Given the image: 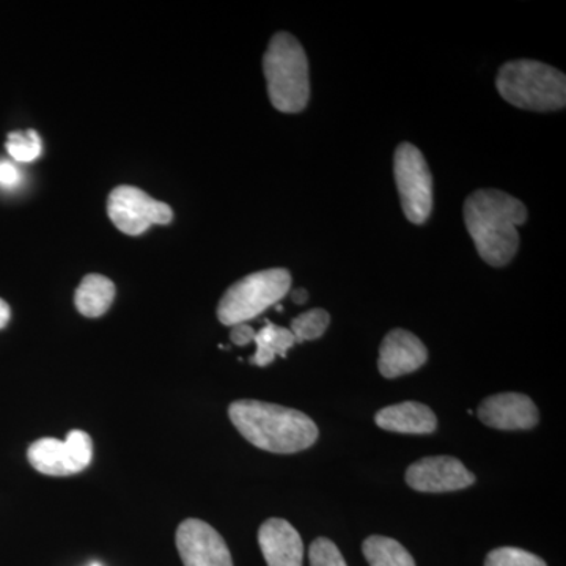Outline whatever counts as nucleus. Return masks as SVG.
Wrapping results in <instances>:
<instances>
[{
    "label": "nucleus",
    "instance_id": "f257e3e1",
    "mask_svg": "<svg viewBox=\"0 0 566 566\" xmlns=\"http://www.w3.org/2000/svg\"><path fill=\"white\" fill-rule=\"evenodd\" d=\"M527 221L526 205L494 189L471 193L464 203V222L476 252L488 264L502 268L520 248L517 227Z\"/></svg>",
    "mask_w": 566,
    "mask_h": 566
},
{
    "label": "nucleus",
    "instance_id": "f03ea898",
    "mask_svg": "<svg viewBox=\"0 0 566 566\" xmlns=\"http://www.w3.org/2000/svg\"><path fill=\"white\" fill-rule=\"evenodd\" d=\"M230 420L252 446L271 453L303 452L318 439V427L297 409L259 400L233 401Z\"/></svg>",
    "mask_w": 566,
    "mask_h": 566
},
{
    "label": "nucleus",
    "instance_id": "7ed1b4c3",
    "mask_svg": "<svg viewBox=\"0 0 566 566\" xmlns=\"http://www.w3.org/2000/svg\"><path fill=\"white\" fill-rule=\"evenodd\" d=\"M268 95L275 109L285 114L304 111L311 98L308 62L300 41L289 32L275 33L263 57Z\"/></svg>",
    "mask_w": 566,
    "mask_h": 566
},
{
    "label": "nucleus",
    "instance_id": "20e7f679",
    "mask_svg": "<svg viewBox=\"0 0 566 566\" xmlns=\"http://www.w3.org/2000/svg\"><path fill=\"white\" fill-rule=\"evenodd\" d=\"M495 87L506 103L524 111H560L566 104L565 74L542 62L505 63Z\"/></svg>",
    "mask_w": 566,
    "mask_h": 566
},
{
    "label": "nucleus",
    "instance_id": "39448f33",
    "mask_svg": "<svg viewBox=\"0 0 566 566\" xmlns=\"http://www.w3.org/2000/svg\"><path fill=\"white\" fill-rule=\"evenodd\" d=\"M292 289V274L282 268L259 271L233 283L218 305L223 326H237L255 318L277 304Z\"/></svg>",
    "mask_w": 566,
    "mask_h": 566
},
{
    "label": "nucleus",
    "instance_id": "423d86ee",
    "mask_svg": "<svg viewBox=\"0 0 566 566\" xmlns=\"http://www.w3.org/2000/svg\"><path fill=\"white\" fill-rule=\"evenodd\" d=\"M394 172L406 218L417 226L427 222L433 208V177L419 148L401 144L395 151Z\"/></svg>",
    "mask_w": 566,
    "mask_h": 566
},
{
    "label": "nucleus",
    "instance_id": "0eeeda50",
    "mask_svg": "<svg viewBox=\"0 0 566 566\" xmlns=\"http://www.w3.org/2000/svg\"><path fill=\"white\" fill-rule=\"evenodd\" d=\"M107 214L112 223L129 237H139L151 226H167L174 219L169 205L158 202L134 186H118L111 192Z\"/></svg>",
    "mask_w": 566,
    "mask_h": 566
},
{
    "label": "nucleus",
    "instance_id": "6e6552de",
    "mask_svg": "<svg viewBox=\"0 0 566 566\" xmlns=\"http://www.w3.org/2000/svg\"><path fill=\"white\" fill-rule=\"evenodd\" d=\"M29 463L40 474L66 476L80 474L92 463L93 442L85 431L73 430L65 441L43 438L28 450Z\"/></svg>",
    "mask_w": 566,
    "mask_h": 566
},
{
    "label": "nucleus",
    "instance_id": "1a4fd4ad",
    "mask_svg": "<svg viewBox=\"0 0 566 566\" xmlns=\"http://www.w3.org/2000/svg\"><path fill=\"white\" fill-rule=\"evenodd\" d=\"M177 549L185 566H233L226 539L205 521H182L177 528Z\"/></svg>",
    "mask_w": 566,
    "mask_h": 566
},
{
    "label": "nucleus",
    "instance_id": "9d476101",
    "mask_svg": "<svg viewBox=\"0 0 566 566\" xmlns=\"http://www.w3.org/2000/svg\"><path fill=\"white\" fill-rule=\"evenodd\" d=\"M406 483L420 493H452L475 483V475L452 457H428L406 471Z\"/></svg>",
    "mask_w": 566,
    "mask_h": 566
},
{
    "label": "nucleus",
    "instance_id": "9b49d317",
    "mask_svg": "<svg viewBox=\"0 0 566 566\" xmlns=\"http://www.w3.org/2000/svg\"><path fill=\"white\" fill-rule=\"evenodd\" d=\"M479 419L495 430H532L538 424L539 415L527 395L506 392L485 398L479 406Z\"/></svg>",
    "mask_w": 566,
    "mask_h": 566
},
{
    "label": "nucleus",
    "instance_id": "f8f14e48",
    "mask_svg": "<svg viewBox=\"0 0 566 566\" xmlns=\"http://www.w3.org/2000/svg\"><path fill=\"white\" fill-rule=\"evenodd\" d=\"M427 359V348L415 334L405 329H394L386 335L379 348V374L389 379L415 374L423 367Z\"/></svg>",
    "mask_w": 566,
    "mask_h": 566
},
{
    "label": "nucleus",
    "instance_id": "ddd939ff",
    "mask_svg": "<svg viewBox=\"0 0 566 566\" xmlns=\"http://www.w3.org/2000/svg\"><path fill=\"white\" fill-rule=\"evenodd\" d=\"M259 545L268 566H303L304 543L285 520L271 517L259 531Z\"/></svg>",
    "mask_w": 566,
    "mask_h": 566
},
{
    "label": "nucleus",
    "instance_id": "4468645a",
    "mask_svg": "<svg viewBox=\"0 0 566 566\" xmlns=\"http://www.w3.org/2000/svg\"><path fill=\"white\" fill-rule=\"evenodd\" d=\"M375 422L382 430L401 434H431L438 428V419L431 408L417 401L387 406L376 412Z\"/></svg>",
    "mask_w": 566,
    "mask_h": 566
},
{
    "label": "nucleus",
    "instance_id": "2eb2a0df",
    "mask_svg": "<svg viewBox=\"0 0 566 566\" xmlns=\"http://www.w3.org/2000/svg\"><path fill=\"white\" fill-rule=\"evenodd\" d=\"M114 300V282L102 274L85 275L74 294L77 311L87 318H98L106 314Z\"/></svg>",
    "mask_w": 566,
    "mask_h": 566
},
{
    "label": "nucleus",
    "instance_id": "dca6fc26",
    "mask_svg": "<svg viewBox=\"0 0 566 566\" xmlns=\"http://www.w3.org/2000/svg\"><path fill=\"white\" fill-rule=\"evenodd\" d=\"M253 342L256 345V353L251 357V364L256 367L273 364L275 356L285 357L289 349L296 345L292 331L275 326L273 323H268L260 329Z\"/></svg>",
    "mask_w": 566,
    "mask_h": 566
},
{
    "label": "nucleus",
    "instance_id": "f3484780",
    "mask_svg": "<svg viewBox=\"0 0 566 566\" xmlns=\"http://www.w3.org/2000/svg\"><path fill=\"white\" fill-rule=\"evenodd\" d=\"M363 553L370 566H416L415 558L397 539L371 535L365 539Z\"/></svg>",
    "mask_w": 566,
    "mask_h": 566
},
{
    "label": "nucleus",
    "instance_id": "a211bd4d",
    "mask_svg": "<svg viewBox=\"0 0 566 566\" xmlns=\"http://www.w3.org/2000/svg\"><path fill=\"white\" fill-rule=\"evenodd\" d=\"M331 315L323 308H314V311L305 312L296 316L292 322V334L296 338V344H303L307 340H316L323 337L329 327Z\"/></svg>",
    "mask_w": 566,
    "mask_h": 566
},
{
    "label": "nucleus",
    "instance_id": "6ab92c4d",
    "mask_svg": "<svg viewBox=\"0 0 566 566\" xmlns=\"http://www.w3.org/2000/svg\"><path fill=\"white\" fill-rule=\"evenodd\" d=\"M41 139L36 132L11 133L7 140V151L14 161L32 163L41 155Z\"/></svg>",
    "mask_w": 566,
    "mask_h": 566
},
{
    "label": "nucleus",
    "instance_id": "aec40b11",
    "mask_svg": "<svg viewBox=\"0 0 566 566\" xmlns=\"http://www.w3.org/2000/svg\"><path fill=\"white\" fill-rule=\"evenodd\" d=\"M485 566H547L542 557L520 547H497L485 558Z\"/></svg>",
    "mask_w": 566,
    "mask_h": 566
},
{
    "label": "nucleus",
    "instance_id": "412c9836",
    "mask_svg": "<svg viewBox=\"0 0 566 566\" xmlns=\"http://www.w3.org/2000/svg\"><path fill=\"white\" fill-rule=\"evenodd\" d=\"M308 558H311V566H348L340 549L334 545V542L323 536L312 543Z\"/></svg>",
    "mask_w": 566,
    "mask_h": 566
},
{
    "label": "nucleus",
    "instance_id": "4be33fe9",
    "mask_svg": "<svg viewBox=\"0 0 566 566\" xmlns=\"http://www.w3.org/2000/svg\"><path fill=\"white\" fill-rule=\"evenodd\" d=\"M21 181L20 169L10 161H0V186L14 188Z\"/></svg>",
    "mask_w": 566,
    "mask_h": 566
},
{
    "label": "nucleus",
    "instance_id": "5701e85b",
    "mask_svg": "<svg viewBox=\"0 0 566 566\" xmlns=\"http://www.w3.org/2000/svg\"><path fill=\"white\" fill-rule=\"evenodd\" d=\"M255 334V331H253L249 324H237V326H233L230 338H232L234 345L245 346L252 344Z\"/></svg>",
    "mask_w": 566,
    "mask_h": 566
},
{
    "label": "nucleus",
    "instance_id": "b1692460",
    "mask_svg": "<svg viewBox=\"0 0 566 566\" xmlns=\"http://www.w3.org/2000/svg\"><path fill=\"white\" fill-rule=\"evenodd\" d=\"M11 311L10 305L6 301L0 300V329L7 326L10 322Z\"/></svg>",
    "mask_w": 566,
    "mask_h": 566
},
{
    "label": "nucleus",
    "instance_id": "393cba45",
    "mask_svg": "<svg viewBox=\"0 0 566 566\" xmlns=\"http://www.w3.org/2000/svg\"><path fill=\"white\" fill-rule=\"evenodd\" d=\"M292 297H293L294 304L303 305V304L307 303L308 293L305 292L304 289H297L296 292H293Z\"/></svg>",
    "mask_w": 566,
    "mask_h": 566
},
{
    "label": "nucleus",
    "instance_id": "a878e982",
    "mask_svg": "<svg viewBox=\"0 0 566 566\" xmlns=\"http://www.w3.org/2000/svg\"><path fill=\"white\" fill-rule=\"evenodd\" d=\"M92 566H102V565H98V564H93Z\"/></svg>",
    "mask_w": 566,
    "mask_h": 566
}]
</instances>
